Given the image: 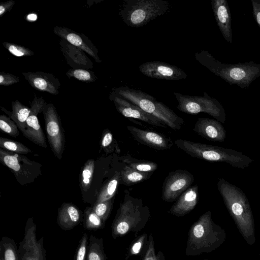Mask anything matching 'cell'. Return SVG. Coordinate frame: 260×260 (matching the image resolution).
<instances>
[{
	"instance_id": "14",
	"label": "cell",
	"mask_w": 260,
	"mask_h": 260,
	"mask_svg": "<svg viewBox=\"0 0 260 260\" xmlns=\"http://www.w3.org/2000/svg\"><path fill=\"white\" fill-rule=\"evenodd\" d=\"M109 99L113 103L118 112L125 117L139 119L156 127H167L155 117L147 113L137 106L113 92L110 93Z\"/></svg>"
},
{
	"instance_id": "5",
	"label": "cell",
	"mask_w": 260,
	"mask_h": 260,
	"mask_svg": "<svg viewBox=\"0 0 260 260\" xmlns=\"http://www.w3.org/2000/svg\"><path fill=\"white\" fill-rule=\"evenodd\" d=\"M112 92L155 117L173 130L181 129L184 124V120L170 108L141 90L124 86L113 88Z\"/></svg>"
},
{
	"instance_id": "10",
	"label": "cell",
	"mask_w": 260,
	"mask_h": 260,
	"mask_svg": "<svg viewBox=\"0 0 260 260\" xmlns=\"http://www.w3.org/2000/svg\"><path fill=\"white\" fill-rule=\"evenodd\" d=\"M37 225L32 217L28 218L23 239L19 243V260H46L44 237L37 240Z\"/></svg>"
},
{
	"instance_id": "33",
	"label": "cell",
	"mask_w": 260,
	"mask_h": 260,
	"mask_svg": "<svg viewBox=\"0 0 260 260\" xmlns=\"http://www.w3.org/2000/svg\"><path fill=\"white\" fill-rule=\"evenodd\" d=\"M66 74L70 78H73L86 83L95 82L97 79L94 73L88 69H72Z\"/></svg>"
},
{
	"instance_id": "6",
	"label": "cell",
	"mask_w": 260,
	"mask_h": 260,
	"mask_svg": "<svg viewBox=\"0 0 260 260\" xmlns=\"http://www.w3.org/2000/svg\"><path fill=\"white\" fill-rule=\"evenodd\" d=\"M171 4L163 0H124L119 15L128 26L139 27L166 14Z\"/></svg>"
},
{
	"instance_id": "18",
	"label": "cell",
	"mask_w": 260,
	"mask_h": 260,
	"mask_svg": "<svg viewBox=\"0 0 260 260\" xmlns=\"http://www.w3.org/2000/svg\"><path fill=\"white\" fill-rule=\"evenodd\" d=\"M193 131L209 141L222 142L226 138V131L219 121L208 118H199Z\"/></svg>"
},
{
	"instance_id": "3",
	"label": "cell",
	"mask_w": 260,
	"mask_h": 260,
	"mask_svg": "<svg viewBox=\"0 0 260 260\" xmlns=\"http://www.w3.org/2000/svg\"><path fill=\"white\" fill-rule=\"evenodd\" d=\"M196 59L215 75L230 85L248 88L250 84L260 76V64L250 61L245 63L228 64L216 59L208 51L202 50L194 54Z\"/></svg>"
},
{
	"instance_id": "25",
	"label": "cell",
	"mask_w": 260,
	"mask_h": 260,
	"mask_svg": "<svg viewBox=\"0 0 260 260\" xmlns=\"http://www.w3.org/2000/svg\"><path fill=\"white\" fill-rule=\"evenodd\" d=\"M120 172L116 171L102 187L97 196L95 202H104L114 198L118 185L120 183Z\"/></svg>"
},
{
	"instance_id": "26",
	"label": "cell",
	"mask_w": 260,
	"mask_h": 260,
	"mask_svg": "<svg viewBox=\"0 0 260 260\" xmlns=\"http://www.w3.org/2000/svg\"><path fill=\"white\" fill-rule=\"evenodd\" d=\"M107 258L104 250L103 239L90 235L87 246L86 260H107Z\"/></svg>"
},
{
	"instance_id": "11",
	"label": "cell",
	"mask_w": 260,
	"mask_h": 260,
	"mask_svg": "<svg viewBox=\"0 0 260 260\" xmlns=\"http://www.w3.org/2000/svg\"><path fill=\"white\" fill-rule=\"evenodd\" d=\"M194 181L192 174L185 170L177 169L170 172L162 187V199L166 202L177 200Z\"/></svg>"
},
{
	"instance_id": "27",
	"label": "cell",
	"mask_w": 260,
	"mask_h": 260,
	"mask_svg": "<svg viewBox=\"0 0 260 260\" xmlns=\"http://www.w3.org/2000/svg\"><path fill=\"white\" fill-rule=\"evenodd\" d=\"M120 159L127 166L141 172L153 173L158 168V165L156 163L147 160L135 158L129 153L122 156Z\"/></svg>"
},
{
	"instance_id": "13",
	"label": "cell",
	"mask_w": 260,
	"mask_h": 260,
	"mask_svg": "<svg viewBox=\"0 0 260 260\" xmlns=\"http://www.w3.org/2000/svg\"><path fill=\"white\" fill-rule=\"evenodd\" d=\"M140 72L152 78L176 81L186 79L187 74L177 67L160 61H147L141 64Z\"/></svg>"
},
{
	"instance_id": "30",
	"label": "cell",
	"mask_w": 260,
	"mask_h": 260,
	"mask_svg": "<svg viewBox=\"0 0 260 260\" xmlns=\"http://www.w3.org/2000/svg\"><path fill=\"white\" fill-rule=\"evenodd\" d=\"M94 160L88 159L81 172L80 186L82 190L86 192L90 188L94 170Z\"/></svg>"
},
{
	"instance_id": "4",
	"label": "cell",
	"mask_w": 260,
	"mask_h": 260,
	"mask_svg": "<svg viewBox=\"0 0 260 260\" xmlns=\"http://www.w3.org/2000/svg\"><path fill=\"white\" fill-rule=\"evenodd\" d=\"M124 193L112 225V236L114 239L132 232L136 237L150 216L149 208L144 205L142 199L131 196L127 189Z\"/></svg>"
},
{
	"instance_id": "29",
	"label": "cell",
	"mask_w": 260,
	"mask_h": 260,
	"mask_svg": "<svg viewBox=\"0 0 260 260\" xmlns=\"http://www.w3.org/2000/svg\"><path fill=\"white\" fill-rule=\"evenodd\" d=\"M105 221L93 211L92 207H87L83 213L84 228L89 231L97 230L104 228Z\"/></svg>"
},
{
	"instance_id": "31",
	"label": "cell",
	"mask_w": 260,
	"mask_h": 260,
	"mask_svg": "<svg viewBox=\"0 0 260 260\" xmlns=\"http://www.w3.org/2000/svg\"><path fill=\"white\" fill-rule=\"evenodd\" d=\"M101 148L107 154L115 152L119 154L120 152L118 143L108 129H105L103 132L101 140Z\"/></svg>"
},
{
	"instance_id": "36",
	"label": "cell",
	"mask_w": 260,
	"mask_h": 260,
	"mask_svg": "<svg viewBox=\"0 0 260 260\" xmlns=\"http://www.w3.org/2000/svg\"><path fill=\"white\" fill-rule=\"evenodd\" d=\"M143 260H166L165 255L161 251L155 253L153 236L149 234L147 242V248Z\"/></svg>"
},
{
	"instance_id": "16",
	"label": "cell",
	"mask_w": 260,
	"mask_h": 260,
	"mask_svg": "<svg viewBox=\"0 0 260 260\" xmlns=\"http://www.w3.org/2000/svg\"><path fill=\"white\" fill-rule=\"evenodd\" d=\"M53 32L73 45L76 46L93 58L96 62H102L98 55V50L95 45L84 35L77 32L70 28L65 27L55 26Z\"/></svg>"
},
{
	"instance_id": "28",
	"label": "cell",
	"mask_w": 260,
	"mask_h": 260,
	"mask_svg": "<svg viewBox=\"0 0 260 260\" xmlns=\"http://www.w3.org/2000/svg\"><path fill=\"white\" fill-rule=\"evenodd\" d=\"M0 260H19V252L16 243L6 236L0 242Z\"/></svg>"
},
{
	"instance_id": "24",
	"label": "cell",
	"mask_w": 260,
	"mask_h": 260,
	"mask_svg": "<svg viewBox=\"0 0 260 260\" xmlns=\"http://www.w3.org/2000/svg\"><path fill=\"white\" fill-rule=\"evenodd\" d=\"M152 172H143L136 170L125 165L120 171V183L131 186L149 179Z\"/></svg>"
},
{
	"instance_id": "8",
	"label": "cell",
	"mask_w": 260,
	"mask_h": 260,
	"mask_svg": "<svg viewBox=\"0 0 260 260\" xmlns=\"http://www.w3.org/2000/svg\"><path fill=\"white\" fill-rule=\"evenodd\" d=\"M0 162L14 175L22 185L34 182L42 175V165L24 155L0 148Z\"/></svg>"
},
{
	"instance_id": "37",
	"label": "cell",
	"mask_w": 260,
	"mask_h": 260,
	"mask_svg": "<svg viewBox=\"0 0 260 260\" xmlns=\"http://www.w3.org/2000/svg\"><path fill=\"white\" fill-rule=\"evenodd\" d=\"M2 44L12 54L16 56H27L34 54V52L23 46L6 42Z\"/></svg>"
},
{
	"instance_id": "22",
	"label": "cell",
	"mask_w": 260,
	"mask_h": 260,
	"mask_svg": "<svg viewBox=\"0 0 260 260\" xmlns=\"http://www.w3.org/2000/svg\"><path fill=\"white\" fill-rule=\"evenodd\" d=\"M83 218L81 211L71 203H63L58 209L57 223L63 230L73 229L83 220Z\"/></svg>"
},
{
	"instance_id": "23",
	"label": "cell",
	"mask_w": 260,
	"mask_h": 260,
	"mask_svg": "<svg viewBox=\"0 0 260 260\" xmlns=\"http://www.w3.org/2000/svg\"><path fill=\"white\" fill-rule=\"evenodd\" d=\"M12 111H8L5 108L1 107V110L6 113L13 120L20 131L23 134L25 131L26 120L30 113V108H29L16 100L11 102Z\"/></svg>"
},
{
	"instance_id": "39",
	"label": "cell",
	"mask_w": 260,
	"mask_h": 260,
	"mask_svg": "<svg viewBox=\"0 0 260 260\" xmlns=\"http://www.w3.org/2000/svg\"><path fill=\"white\" fill-rule=\"evenodd\" d=\"M148 235L146 233L141 235L130 246L128 250V256L138 254L148 242Z\"/></svg>"
},
{
	"instance_id": "9",
	"label": "cell",
	"mask_w": 260,
	"mask_h": 260,
	"mask_svg": "<svg viewBox=\"0 0 260 260\" xmlns=\"http://www.w3.org/2000/svg\"><path fill=\"white\" fill-rule=\"evenodd\" d=\"M42 113L46 134L51 149L59 159L62 157L65 147V136L60 117L54 105L45 102Z\"/></svg>"
},
{
	"instance_id": "40",
	"label": "cell",
	"mask_w": 260,
	"mask_h": 260,
	"mask_svg": "<svg viewBox=\"0 0 260 260\" xmlns=\"http://www.w3.org/2000/svg\"><path fill=\"white\" fill-rule=\"evenodd\" d=\"M20 82V79L12 74L1 72L0 73V85L9 86Z\"/></svg>"
},
{
	"instance_id": "38",
	"label": "cell",
	"mask_w": 260,
	"mask_h": 260,
	"mask_svg": "<svg viewBox=\"0 0 260 260\" xmlns=\"http://www.w3.org/2000/svg\"><path fill=\"white\" fill-rule=\"evenodd\" d=\"M88 234L84 233L76 248L74 260H86Z\"/></svg>"
},
{
	"instance_id": "42",
	"label": "cell",
	"mask_w": 260,
	"mask_h": 260,
	"mask_svg": "<svg viewBox=\"0 0 260 260\" xmlns=\"http://www.w3.org/2000/svg\"><path fill=\"white\" fill-rule=\"evenodd\" d=\"M15 2L13 0H9L5 2L0 3V16H2L6 12L10 11L14 5Z\"/></svg>"
},
{
	"instance_id": "41",
	"label": "cell",
	"mask_w": 260,
	"mask_h": 260,
	"mask_svg": "<svg viewBox=\"0 0 260 260\" xmlns=\"http://www.w3.org/2000/svg\"><path fill=\"white\" fill-rule=\"evenodd\" d=\"M253 17L260 28V0H251Z\"/></svg>"
},
{
	"instance_id": "32",
	"label": "cell",
	"mask_w": 260,
	"mask_h": 260,
	"mask_svg": "<svg viewBox=\"0 0 260 260\" xmlns=\"http://www.w3.org/2000/svg\"><path fill=\"white\" fill-rule=\"evenodd\" d=\"M0 147L6 150L20 154L31 152V150L22 143L3 137L0 138Z\"/></svg>"
},
{
	"instance_id": "35",
	"label": "cell",
	"mask_w": 260,
	"mask_h": 260,
	"mask_svg": "<svg viewBox=\"0 0 260 260\" xmlns=\"http://www.w3.org/2000/svg\"><path fill=\"white\" fill-rule=\"evenodd\" d=\"M0 128L4 133L13 137L16 138L19 134L18 127L15 122L5 115H0Z\"/></svg>"
},
{
	"instance_id": "2",
	"label": "cell",
	"mask_w": 260,
	"mask_h": 260,
	"mask_svg": "<svg viewBox=\"0 0 260 260\" xmlns=\"http://www.w3.org/2000/svg\"><path fill=\"white\" fill-rule=\"evenodd\" d=\"M225 230L215 223L210 211L202 214L191 226L185 250L188 256H198L217 249L225 241Z\"/></svg>"
},
{
	"instance_id": "17",
	"label": "cell",
	"mask_w": 260,
	"mask_h": 260,
	"mask_svg": "<svg viewBox=\"0 0 260 260\" xmlns=\"http://www.w3.org/2000/svg\"><path fill=\"white\" fill-rule=\"evenodd\" d=\"M28 83L36 90L53 95L59 93L60 83L53 74L43 72L22 73Z\"/></svg>"
},
{
	"instance_id": "20",
	"label": "cell",
	"mask_w": 260,
	"mask_h": 260,
	"mask_svg": "<svg viewBox=\"0 0 260 260\" xmlns=\"http://www.w3.org/2000/svg\"><path fill=\"white\" fill-rule=\"evenodd\" d=\"M59 43L61 51L68 64L73 69L89 70L93 68V63L84 50L61 38Z\"/></svg>"
},
{
	"instance_id": "12",
	"label": "cell",
	"mask_w": 260,
	"mask_h": 260,
	"mask_svg": "<svg viewBox=\"0 0 260 260\" xmlns=\"http://www.w3.org/2000/svg\"><path fill=\"white\" fill-rule=\"evenodd\" d=\"M45 101L42 97L35 98L30 103V113L28 117L23 136L34 142L35 144L47 148L46 138L40 124L38 115L42 112V109Z\"/></svg>"
},
{
	"instance_id": "1",
	"label": "cell",
	"mask_w": 260,
	"mask_h": 260,
	"mask_svg": "<svg viewBox=\"0 0 260 260\" xmlns=\"http://www.w3.org/2000/svg\"><path fill=\"white\" fill-rule=\"evenodd\" d=\"M217 189L240 233L249 245L255 244V225L248 199L241 188L220 178Z\"/></svg>"
},
{
	"instance_id": "19",
	"label": "cell",
	"mask_w": 260,
	"mask_h": 260,
	"mask_svg": "<svg viewBox=\"0 0 260 260\" xmlns=\"http://www.w3.org/2000/svg\"><path fill=\"white\" fill-rule=\"evenodd\" d=\"M211 7L223 37L228 42L232 43V15L228 2L226 0H212Z\"/></svg>"
},
{
	"instance_id": "7",
	"label": "cell",
	"mask_w": 260,
	"mask_h": 260,
	"mask_svg": "<svg viewBox=\"0 0 260 260\" xmlns=\"http://www.w3.org/2000/svg\"><path fill=\"white\" fill-rule=\"evenodd\" d=\"M173 93L178 103L176 108L180 111L191 115L205 113L221 123H225L226 116L223 107L206 92H204L203 96L187 95L175 92Z\"/></svg>"
},
{
	"instance_id": "21",
	"label": "cell",
	"mask_w": 260,
	"mask_h": 260,
	"mask_svg": "<svg viewBox=\"0 0 260 260\" xmlns=\"http://www.w3.org/2000/svg\"><path fill=\"white\" fill-rule=\"evenodd\" d=\"M198 201L199 187L195 184L182 193L171 206L170 212L177 217L183 216L194 208Z\"/></svg>"
},
{
	"instance_id": "34",
	"label": "cell",
	"mask_w": 260,
	"mask_h": 260,
	"mask_svg": "<svg viewBox=\"0 0 260 260\" xmlns=\"http://www.w3.org/2000/svg\"><path fill=\"white\" fill-rule=\"evenodd\" d=\"M114 198L102 202H95L92 207L95 213L104 221L108 218L113 205Z\"/></svg>"
},
{
	"instance_id": "15",
	"label": "cell",
	"mask_w": 260,
	"mask_h": 260,
	"mask_svg": "<svg viewBox=\"0 0 260 260\" xmlns=\"http://www.w3.org/2000/svg\"><path fill=\"white\" fill-rule=\"evenodd\" d=\"M126 128L136 141L149 147L164 150L171 149L173 145L172 140L162 134L134 126H127Z\"/></svg>"
},
{
	"instance_id": "43",
	"label": "cell",
	"mask_w": 260,
	"mask_h": 260,
	"mask_svg": "<svg viewBox=\"0 0 260 260\" xmlns=\"http://www.w3.org/2000/svg\"><path fill=\"white\" fill-rule=\"evenodd\" d=\"M205 260H207V259H205Z\"/></svg>"
}]
</instances>
